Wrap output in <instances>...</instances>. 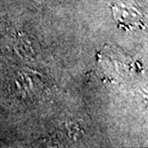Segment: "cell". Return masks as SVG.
Masks as SVG:
<instances>
[{
	"label": "cell",
	"mask_w": 148,
	"mask_h": 148,
	"mask_svg": "<svg viewBox=\"0 0 148 148\" xmlns=\"http://www.w3.org/2000/svg\"><path fill=\"white\" fill-rule=\"evenodd\" d=\"M112 12L114 14V19L117 22L120 23V25L124 26L125 23L129 25V22L132 24H135L138 20H140L138 12L135 8L128 7L127 5H124L122 2H119V4L114 3L112 7Z\"/></svg>",
	"instance_id": "cell-1"
}]
</instances>
